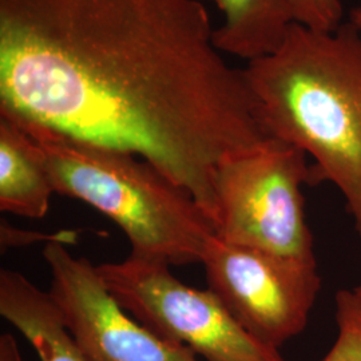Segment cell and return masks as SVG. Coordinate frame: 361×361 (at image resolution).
<instances>
[{
	"mask_svg": "<svg viewBox=\"0 0 361 361\" xmlns=\"http://www.w3.org/2000/svg\"><path fill=\"white\" fill-rule=\"evenodd\" d=\"M201 0H0V113L141 157L213 222L219 164L271 138Z\"/></svg>",
	"mask_w": 361,
	"mask_h": 361,
	"instance_id": "6da1fadb",
	"label": "cell"
},
{
	"mask_svg": "<svg viewBox=\"0 0 361 361\" xmlns=\"http://www.w3.org/2000/svg\"><path fill=\"white\" fill-rule=\"evenodd\" d=\"M244 73L268 135L312 157L308 183L335 185L361 241L360 31L295 22L283 46Z\"/></svg>",
	"mask_w": 361,
	"mask_h": 361,
	"instance_id": "7a4b0ae2",
	"label": "cell"
},
{
	"mask_svg": "<svg viewBox=\"0 0 361 361\" xmlns=\"http://www.w3.org/2000/svg\"><path fill=\"white\" fill-rule=\"evenodd\" d=\"M20 125L44 155L55 193L83 201L114 221L129 238L133 256L169 265L202 262L216 235L213 222L192 194L154 165Z\"/></svg>",
	"mask_w": 361,
	"mask_h": 361,
	"instance_id": "3957f363",
	"label": "cell"
},
{
	"mask_svg": "<svg viewBox=\"0 0 361 361\" xmlns=\"http://www.w3.org/2000/svg\"><path fill=\"white\" fill-rule=\"evenodd\" d=\"M307 153L268 138L231 155L216 171V235L234 245L316 262L301 186L310 182Z\"/></svg>",
	"mask_w": 361,
	"mask_h": 361,
	"instance_id": "277c9868",
	"label": "cell"
},
{
	"mask_svg": "<svg viewBox=\"0 0 361 361\" xmlns=\"http://www.w3.org/2000/svg\"><path fill=\"white\" fill-rule=\"evenodd\" d=\"M97 271L137 322L204 361H285L279 349L249 334L213 290L180 283L168 262L130 255Z\"/></svg>",
	"mask_w": 361,
	"mask_h": 361,
	"instance_id": "5b68a950",
	"label": "cell"
},
{
	"mask_svg": "<svg viewBox=\"0 0 361 361\" xmlns=\"http://www.w3.org/2000/svg\"><path fill=\"white\" fill-rule=\"evenodd\" d=\"M201 264L209 289L264 344L280 349L305 329L322 288L317 262L280 257L214 235Z\"/></svg>",
	"mask_w": 361,
	"mask_h": 361,
	"instance_id": "8992f818",
	"label": "cell"
},
{
	"mask_svg": "<svg viewBox=\"0 0 361 361\" xmlns=\"http://www.w3.org/2000/svg\"><path fill=\"white\" fill-rule=\"evenodd\" d=\"M43 257L51 271L50 296L89 361H204L123 310L89 259L75 257L63 240L47 241Z\"/></svg>",
	"mask_w": 361,
	"mask_h": 361,
	"instance_id": "52a82bcc",
	"label": "cell"
},
{
	"mask_svg": "<svg viewBox=\"0 0 361 361\" xmlns=\"http://www.w3.org/2000/svg\"><path fill=\"white\" fill-rule=\"evenodd\" d=\"M54 193L38 143L19 122L0 113V210L43 219Z\"/></svg>",
	"mask_w": 361,
	"mask_h": 361,
	"instance_id": "ba28073f",
	"label": "cell"
},
{
	"mask_svg": "<svg viewBox=\"0 0 361 361\" xmlns=\"http://www.w3.org/2000/svg\"><path fill=\"white\" fill-rule=\"evenodd\" d=\"M0 314L13 325L40 361H89L66 329L49 292L18 271H0Z\"/></svg>",
	"mask_w": 361,
	"mask_h": 361,
	"instance_id": "9c48e42d",
	"label": "cell"
},
{
	"mask_svg": "<svg viewBox=\"0 0 361 361\" xmlns=\"http://www.w3.org/2000/svg\"><path fill=\"white\" fill-rule=\"evenodd\" d=\"M224 13L213 31L219 51L257 61L277 51L296 22L288 0H213Z\"/></svg>",
	"mask_w": 361,
	"mask_h": 361,
	"instance_id": "30bf717a",
	"label": "cell"
},
{
	"mask_svg": "<svg viewBox=\"0 0 361 361\" xmlns=\"http://www.w3.org/2000/svg\"><path fill=\"white\" fill-rule=\"evenodd\" d=\"M337 337L320 361H361V292L343 289L336 295Z\"/></svg>",
	"mask_w": 361,
	"mask_h": 361,
	"instance_id": "8fae6325",
	"label": "cell"
},
{
	"mask_svg": "<svg viewBox=\"0 0 361 361\" xmlns=\"http://www.w3.org/2000/svg\"><path fill=\"white\" fill-rule=\"evenodd\" d=\"M297 23L319 31H335L341 26L340 0H288Z\"/></svg>",
	"mask_w": 361,
	"mask_h": 361,
	"instance_id": "7c38bea8",
	"label": "cell"
},
{
	"mask_svg": "<svg viewBox=\"0 0 361 361\" xmlns=\"http://www.w3.org/2000/svg\"><path fill=\"white\" fill-rule=\"evenodd\" d=\"M0 361H23L16 340L11 334L0 336Z\"/></svg>",
	"mask_w": 361,
	"mask_h": 361,
	"instance_id": "4fadbf2b",
	"label": "cell"
},
{
	"mask_svg": "<svg viewBox=\"0 0 361 361\" xmlns=\"http://www.w3.org/2000/svg\"><path fill=\"white\" fill-rule=\"evenodd\" d=\"M349 23L361 32V6H357L350 10Z\"/></svg>",
	"mask_w": 361,
	"mask_h": 361,
	"instance_id": "5bb4252c",
	"label": "cell"
},
{
	"mask_svg": "<svg viewBox=\"0 0 361 361\" xmlns=\"http://www.w3.org/2000/svg\"><path fill=\"white\" fill-rule=\"evenodd\" d=\"M356 289H359V290H360V292H361V285H360V286H357V288H356Z\"/></svg>",
	"mask_w": 361,
	"mask_h": 361,
	"instance_id": "9a60e30c",
	"label": "cell"
}]
</instances>
